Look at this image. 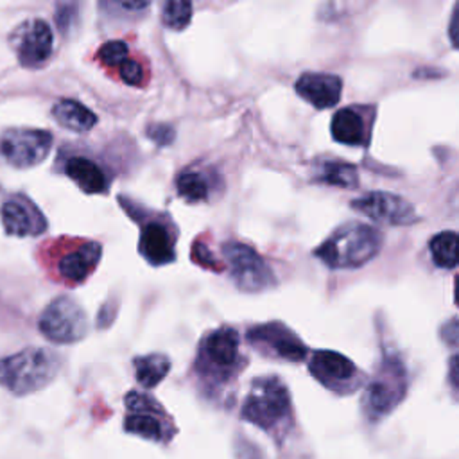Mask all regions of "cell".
Masks as SVG:
<instances>
[{
    "label": "cell",
    "mask_w": 459,
    "mask_h": 459,
    "mask_svg": "<svg viewBox=\"0 0 459 459\" xmlns=\"http://www.w3.org/2000/svg\"><path fill=\"white\" fill-rule=\"evenodd\" d=\"M407 371L400 357L385 353L364 393V411L371 421L387 416L403 400Z\"/></svg>",
    "instance_id": "3957f363"
},
{
    "label": "cell",
    "mask_w": 459,
    "mask_h": 459,
    "mask_svg": "<svg viewBox=\"0 0 459 459\" xmlns=\"http://www.w3.org/2000/svg\"><path fill=\"white\" fill-rule=\"evenodd\" d=\"M102 255V246L95 240H82L63 251L56 262L59 276L70 283L84 281L97 267Z\"/></svg>",
    "instance_id": "9a60e30c"
},
{
    "label": "cell",
    "mask_w": 459,
    "mask_h": 459,
    "mask_svg": "<svg viewBox=\"0 0 459 459\" xmlns=\"http://www.w3.org/2000/svg\"><path fill=\"white\" fill-rule=\"evenodd\" d=\"M382 240V233L377 228L364 222H346L314 255L330 269H357L378 255Z\"/></svg>",
    "instance_id": "6da1fadb"
},
{
    "label": "cell",
    "mask_w": 459,
    "mask_h": 459,
    "mask_svg": "<svg viewBox=\"0 0 459 459\" xmlns=\"http://www.w3.org/2000/svg\"><path fill=\"white\" fill-rule=\"evenodd\" d=\"M294 88L296 93L316 109H328L339 102L342 81L333 74L305 72L298 77Z\"/></svg>",
    "instance_id": "2e32d148"
},
{
    "label": "cell",
    "mask_w": 459,
    "mask_h": 459,
    "mask_svg": "<svg viewBox=\"0 0 459 459\" xmlns=\"http://www.w3.org/2000/svg\"><path fill=\"white\" fill-rule=\"evenodd\" d=\"M432 260L441 269H454L457 265V233L445 230L434 235L429 242Z\"/></svg>",
    "instance_id": "603a6c76"
},
{
    "label": "cell",
    "mask_w": 459,
    "mask_h": 459,
    "mask_svg": "<svg viewBox=\"0 0 459 459\" xmlns=\"http://www.w3.org/2000/svg\"><path fill=\"white\" fill-rule=\"evenodd\" d=\"M147 136L160 145H167L174 140V129L165 124H154L147 127Z\"/></svg>",
    "instance_id": "83f0119b"
},
{
    "label": "cell",
    "mask_w": 459,
    "mask_h": 459,
    "mask_svg": "<svg viewBox=\"0 0 459 459\" xmlns=\"http://www.w3.org/2000/svg\"><path fill=\"white\" fill-rule=\"evenodd\" d=\"M61 369V357L48 348H25L0 359V385L14 396L47 387Z\"/></svg>",
    "instance_id": "7a4b0ae2"
},
{
    "label": "cell",
    "mask_w": 459,
    "mask_h": 459,
    "mask_svg": "<svg viewBox=\"0 0 459 459\" xmlns=\"http://www.w3.org/2000/svg\"><path fill=\"white\" fill-rule=\"evenodd\" d=\"M176 190L179 197H183L188 203H201L210 199L212 194V181L203 170H183L176 178Z\"/></svg>",
    "instance_id": "7402d4cb"
},
{
    "label": "cell",
    "mask_w": 459,
    "mask_h": 459,
    "mask_svg": "<svg viewBox=\"0 0 459 459\" xmlns=\"http://www.w3.org/2000/svg\"><path fill=\"white\" fill-rule=\"evenodd\" d=\"M52 115L59 126L75 133L90 131L97 124V115L74 99L57 100L52 108Z\"/></svg>",
    "instance_id": "d6986e66"
},
{
    "label": "cell",
    "mask_w": 459,
    "mask_h": 459,
    "mask_svg": "<svg viewBox=\"0 0 459 459\" xmlns=\"http://www.w3.org/2000/svg\"><path fill=\"white\" fill-rule=\"evenodd\" d=\"M450 384L454 389L457 387V357L455 355L450 359Z\"/></svg>",
    "instance_id": "4dcf8cb0"
},
{
    "label": "cell",
    "mask_w": 459,
    "mask_h": 459,
    "mask_svg": "<svg viewBox=\"0 0 459 459\" xmlns=\"http://www.w3.org/2000/svg\"><path fill=\"white\" fill-rule=\"evenodd\" d=\"M290 411V396L278 377L255 378L242 405V418L265 430L278 425Z\"/></svg>",
    "instance_id": "277c9868"
},
{
    "label": "cell",
    "mask_w": 459,
    "mask_h": 459,
    "mask_svg": "<svg viewBox=\"0 0 459 459\" xmlns=\"http://www.w3.org/2000/svg\"><path fill=\"white\" fill-rule=\"evenodd\" d=\"M351 208L384 226H409L420 221L416 208L391 192H368L351 203Z\"/></svg>",
    "instance_id": "30bf717a"
},
{
    "label": "cell",
    "mask_w": 459,
    "mask_h": 459,
    "mask_svg": "<svg viewBox=\"0 0 459 459\" xmlns=\"http://www.w3.org/2000/svg\"><path fill=\"white\" fill-rule=\"evenodd\" d=\"M247 339L256 348L273 353L283 360L299 362L307 357L305 342L283 323L269 321L264 325H255L247 330Z\"/></svg>",
    "instance_id": "8fae6325"
},
{
    "label": "cell",
    "mask_w": 459,
    "mask_h": 459,
    "mask_svg": "<svg viewBox=\"0 0 459 459\" xmlns=\"http://www.w3.org/2000/svg\"><path fill=\"white\" fill-rule=\"evenodd\" d=\"M194 260L204 267H212V269H221L219 264L213 262V256L208 253L204 244H195L194 246Z\"/></svg>",
    "instance_id": "f1b7e54d"
},
{
    "label": "cell",
    "mask_w": 459,
    "mask_h": 459,
    "mask_svg": "<svg viewBox=\"0 0 459 459\" xmlns=\"http://www.w3.org/2000/svg\"><path fill=\"white\" fill-rule=\"evenodd\" d=\"M240 335L233 326H221L206 333L199 344L197 366L215 380H226L240 366Z\"/></svg>",
    "instance_id": "5b68a950"
},
{
    "label": "cell",
    "mask_w": 459,
    "mask_h": 459,
    "mask_svg": "<svg viewBox=\"0 0 459 459\" xmlns=\"http://www.w3.org/2000/svg\"><path fill=\"white\" fill-rule=\"evenodd\" d=\"M39 332L52 342L70 344L88 333L84 308L68 296H59L47 305L39 317Z\"/></svg>",
    "instance_id": "52a82bcc"
},
{
    "label": "cell",
    "mask_w": 459,
    "mask_h": 459,
    "mask_svg": "<svg viewBox=\"0 0 459 459\" xmlns=\"http://www.w3.org/2000/svg\"><path fill=\"white\" fill-rule=\"evenodd\" d=\"M443 337H445V341H448L450 344H455V342H457V321H455V317L448 321V326H446V332H443Z\"/></svg>",
    "instance_id": "f546056e"
},
{
    "label": "cell",
    "mask_w": 459,
    "mask_h": 459,
    "mask_svg": "<svg viewBox=\"0 0 459 459\" xmlns=\"http://www.w3.org/2000/svg\"><path fill=\"white\" fill-rule=\"evenodd\" d=\"M16 57L25 68L43 66L54 50V34L50 25L41 18L25 20L11 36Z\"/></svg>",
    "instance_id": "9c48e42d"
},
{
    "label": "cell",
    "mask_w": 459,
    "mask_h": 459,
    "mask_svg": "<svg viewBox=\"0 0 459 459\" xmlns=\"http://www.w3.org/2000/svg\"><path fill=\"white\" fill-rule=\"evenodd\" d=\"M373 122V115H364L362 108L351 106L339 109L330 124L332 136L335 142L353 147H364L369 142L371 131L369 126Z\"/></svg>",
    "instance_id": "e0dca14e"
},
{
    "label": "cell",
    "mask_w": 459,
    "mask_h": 459,
    "mask_svg": "<svg viewBox=\"0 0 459 459\" xmlns=\"http://www.w3.org/2000/svg\"><path fill=\"white\" fill-rule=\"evenodd\" d=\"M140 255L151 265H165L176 260V231L174 224L163 215L147 219L140 230Z\"/></svg>",
    "instance_id": "7c38bea8"
},
{
    "label": "cell",
    "mask_w": 459,
    "mask_h": 459,
    "mask_svg": "<svg viewBox=\"0 0 459 459\" xmlns=\"http://www.w3.org/2000/svg\"><path fill=\"white\" fill-rule=\"evenodd\" d=\"M65 174L86 194H106L109 186L104 169L86 156H70L65 161Z\"/></svg>",
    "instance_id": "ac0fdd59"
},
{
    "label": "cell",
    "mask_w": 459,
    "mask_h": 459,
    "mask_svg": "<svg viewBox=\"0 0 459 459\" xmlns=\"http://www.w3.org/2000/svg\"><path fill=\"white\" fill-rule=\"evenodd\" d=\"M133 364L138 384L147 389L158 385L170 369V360L163 353H149L143 357H136Z\"/></svg>",
    "instance_id": "44dd1931"
},
{
    "label": "cell",
    "mask_w": 459,
    "mask_h": 459,
    "mask_svg": "<svg viewBox=\"0 0 459 459\" xmlns=\"http://www.w3.org/2000/svg\"><path fill=\"white\" fill-rule=\"evenodd\" d=\"M118 75L129 86H142L143 84V68L136 59L126 57L118 65Z\"/></svg>",
    "instance_id": "4316f807"
},
{
    "label": "cell",
    "mask_w": 459,
    "mask_h": 459,
    "mask_svg": "<svg viewBox=\"0 0 459 459\" xmlns=\"http://www.w3.org/2000/svg\"><path fill=\"white\" fill-rule=\"evenodd\" d=\"M222 255L230 267V276L244 292H262L276 285V278L267 262L247 244L226 242Z\"/></svg>",
    "instance_id": "8992f818"
},
{
    "label": "cell",
    "mask_w": 459,
    "mask_h": 459,
    "mask_svg": "<svg viewBox=\"0 0 459 459\" xmlns=\"http://www.w3.org/2000/svg\"><path fill=\"white\" fill-rule=\"evenodd\" d=\"M308 369L321 384L332 389L351 385L360 373L346 355L332 350L314 351L308 360Z\"/></svg>",
    "instance_id": "5bb4252c"
},
{
    "label": "cell",
    "mask_w": 459,
    "mask_h": 459,
    "mask_svg": "<svg viewBox=\"0 0 459 459\" xmlns=\"http://www.w3.org/2000/svg\"><path fill=\"white\" fill-rule=\"evenodd\" d=\"M52 147V134L45 129H7L0 138L2 158L16 169H29L41 163Z\"/></svg>",
    "instance_id": "ba28073f"
},
{
    "label": "cell",
    "mask_w": 459,
    "mask_h": 459,
    "mask_svg": "<svg viewBox=\"0 0 459 459\" xmlns=\"http://www.w3.org/2000/svg\"><path fill=\"white\" fill-rule=\"evenodd\" d=\"M126 57H129V48L122 39H111V41L104 43L99 50L100 63L109 68L118 66Z\"/></svg>",
    "instance_id": "484cf974"
},
{
    "label": "cell",
    "mask_w": 459,
    "mask_h": 459,
    "mask_svg": "<svg viewBox=\"0 0 459 459\" xmlns=\"http://www.w3.org/2000/svg\"><path fill=\"white\" fill-rule=\"evenodd\" d=\"M161 411L160 409H151V411H129L126 416V430L136 436H142L145 439H161V423L156 418V414Z\"/></svg>",
    "instance_id": "cb8c5ba5"
},
{
    "label": "cell",
    "mask_w": 459,
    "mask_h": 459,
    "mask_svg": "<svg viewBox=\"0 0 459 459\" xmlns=\"http://www.w3.org/2000/svg\"><path fill=\"white\" fill-rule=\"evenodd\" d=\"M192 20V4L170 0L161 9V22L170 30H183Z\"/></svg>",
    "instance_id": "d4e9b609"
},
{
    "label": "cell",
    "mask_w": 459,
    "mask_h": 459,
    "mask_svg": "<svg viewBox=\"0 0 459 459\" xmlns=\"http://www.w3.org/2000/svg\"><path fill=\"white\" fill-rule=\"evenodd\" d=\"M4 230L14 237H32L47 230V219L41 210L27 197L14 195L0 208Z\"/></svg>",
    "instance_id": "4fadbf2b"
},
{
    "label": "cell",
    "mask_w": 459,
    "mask_h": 459,
    "mask_svg": "<svg viewBox=\"0 0 459 459\" xmlns=\"http://www.w3.org/2000/svg\"><path fill=\"white\" fill-rule=\"evenodd\" d=\"M316 181L341 188H357L359 174L351 163L339 160H325L316 169Z\"/></svg>",
    "instance_id": "ffe728a7"
}]
</instances>
